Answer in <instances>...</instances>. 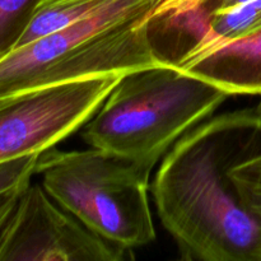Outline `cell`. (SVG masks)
Listing matches in <instances>:
<instances>
[{
	"mask_svg": "<svg viewBox=\"0 0 261 261\" xmlns=\"http://www.w3.org/2000/svg\"><path fill=\"white\" fill-rule=\"evenodd\" d=\"M38 155L36 153L0 162V195L31 182Z\"/></svg>",
	"mask_w": 261,
	"mask_h": 261,
	"instance_id": "4fadbf2b",
	"label": "cell"
},
{
	"mask_svg": "<svg viewBox=\"0 0 261 261\" xmlns=\"http://www.w3.org/2000/svg\"><path fill=\"white\" fill-rule=\"evenodd\" d=\"M27 185L19 186V188L14 189V190H10L0 195V232H2L4 224L7 223L10 214L14 211L15 205H17L18 200H19L20 194L23 193V190H24Z\"/></svg>",
	"mask_w": 261,
	"mask_h": 261,
	"instance_id": "5bb4252c",
	"label": "cell"
},
{
	"mask_svg": "<svg viewBox=\"0 0 261 261\" xmlns=\"http://www.w3.org/2000/svg\"><path fill=\"white\" fill-rule=\"evenodd\" d=\"M260 127H261V124H260Z\"/></svg>",
	"mask_w": 261,
	"mask_h": 261,
	"instance_id": "e0dca14e",
	"label": "cell"
},
{
	"mask_svg": "<svg viewBox=\"0 0 261 261\" xmlns=\"http://www.w3.org/2000/svg\"><path fill=\"white\" fill-rule=\"evenodd\" d=\"M153 168L107 150H58L38 155L35 175L48 195L87 228L134 250L155 240L149 203Z\"/></svg>",
	"mask_w": 261,
	"mask_h": 261,
	"instance_id": "277c9868",
	"label": "cell"
},
{
	"mask_svg": "<svg viewBox=\"0 0 261 261\" xmlns=\"http://www.w3.org/2000/svg\"><path fill=\"white\" fill-rule=\"evenodd\" d=\"M219 8L221 0H165L148 18L149 40L158 58L177 65L193 54Z\"/></svg>",
	"mask_w": 261,
	"mask_h": 261,
	"instance_id": "52a82bcc",
	"label": "cell"
},
{
	"mask_svg": "<svg viewBox=\"0 0 261 261\" xmlns=\"http://www.w3.org/2000/svg\"><path fill=\"white\" fill-rule=\"evenodd\" d=\"M46 0H0V60L9 55Z\"/></svg>",
	"mask_w": 261,
	"mask_h": 261,
	"instance_id": "8fae6325",
	"label": "cell"
},
{
	"mask_svg": "<svg viewBox=\"0 0 261 261\" xmlns=\"http://www.w3.org/2000/svg\"><path fill=\"white\" fill-rule=\"evenodd\" d=\"M133 250L107 241L28 184L0 232V261H124Z\"/></svg>",
	"mask_w": 261,
	"mask_h": 261,
	"instance_id": "8992f818",
	"label": "cell"
},
{
	"mask_svg": "<svg viewBox=\"0 0 261 261\" xmlns=\"http://www.w3.org/2000/svg\"><path fill=\"white\" fill-rule=\"evenodd\" d=\"M231 94L176 65L125 74L82 127L92 148L154 168L176 140Z\"/></svg>",
	"mask_w": 261,
	"mask_h": 261,
	"instance_id": "3957f363",
	"label": "cell"
},
{
	"mask_svg": "<svg viewBox=\"0 0 261 261\" xmlns=\"http://www.w3.org/2000/svg\"><path fill=\"white\" fill-rule=\"evenodd\" d=\"M255 109L257 110V112H259V114H261V97H260V101H259V103H257L256 106H255Z\"/></svg>",
	"mask_w": 261,
	"mask_h": 261,
	"instance_id": "2e32d148",
	"label": "cell"
},
{
	"mask_svg": "<svg viewBox=\"0 0 261 261\" xmlns=\"http://www.w3.org/2000/svg\"><path fill=\"white\" fill-rule=\"evenodd\" d=\"M165 0H109L68 28L0 60V101L43 87L170 65L153 50L148 18Z\"/></svg>",
	"mask_w": 261,
	"mask_h": 261,
	"instance_id": "7a4b0ae2",
	"label": "cell"
},
{
	"mask_svg": "<svg viewBox=\"0 0 261 261\" xmlns=\"http://www.w3.org/2000/svg\"><path fill=\"white\" fill-rule=\"evenodd\" d=\"M107 2L109 0H46L32 18L17 47L86 19Z\"/></svg>",
	"mask_w": 261,
	"mask_h": 261,
	"instance_id": "9c48e42d",
	"label": "cell"
},
{
	"mask_svg": "<svg viewBox=\"0 0 261 261\" xmlns=\"http://www.w3.org/2000/svg\"><path fill=\"white\" fill-rule=\"evenodd\" d=\"M249 2H251V0H221V8H219V10L232 9V8L240 7V5L246 4Z\"/></svg>",
	"mask_w": 261,
	"mask_h": 261,
	"instance_id": "9a60e30c",
	"label": "cell"
},
{
	"mask_svg": "<svg viewBox=\"0 0 261 261\" xmlns=\"http://www.w3.org/2000/svg\"><path fill=\"white\" fill-rule=\"evenodd\" d=\"M242 200L261 223V152L229 171Z\"/></svg>",
	"mask_w": 261,
	"mask_h": 261,
	"instance_id": "7c38bea8",
	"label": "cell"
},
{
	"mask_svg": "<svg viewBox=\"0 0 261 261\" xmlns=\"http://www.w3.org/2000/svg\"><path fill=\"white\" fill-rule=\"evenodd\" d=\"M260 124L255 107L211 116L163 157L152 194L182 259L261 261V223L229 176L261 152Z\"/></svg>",
	"mask_w": 261,
	"mask_h": 261,
	"instance_id": "6da1fadb",
	"label": "cell"
},
{
	"mask_svg": "<svg viewBox=\"0 0 261 261\" xmlns=\"http://www.w3.org/2000/svg\"><path fill=\"white\" fill-rule=\"evenodd\" d=\"M260 28L261 0H251L246 4L232 8V9L218 10L214 15L209 33L204 38L201 45L182 61L195 58V56L201 55L204 53H208L222 43L229 42V41L250 35V33L255 32Z\"/></svg>",
	"mask_w": 261,
	"mask_h": 261,
	"instance_id": "30bf717a",
	"label": "cell"
},
{
	"mask_svg": "<svg viewBox=\"0 0 261 261\" xmlns=\"http://www.w3.org/2000/svg\"><path fill=\"white\" fill-rule=\"evenodd\" d=\"M124 75L43 87L0 101V162L41 154L78 132Z\"/></svg>",
	"mask_w": 261,
	"mask_h": 261,
	"instance_id": "5b68a950",
	"label": "cell"
},
{
	"mask_svg": "<svg viewBox=\"0 0 261 261\" xmlns=\"http://www.w3.org/2000/svg\"><path fill=\"white\" fill-rule=\"evenodd\" d=\"M177 66L211 82L231 96L261 97V28L188 59Z\"/></svg>",
	"mask_w": 261,
	"mask_h": 261,
	"instance_id": "ba28073f",
	"label": "cell"
}]
</instances>
